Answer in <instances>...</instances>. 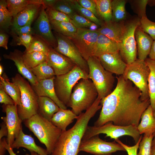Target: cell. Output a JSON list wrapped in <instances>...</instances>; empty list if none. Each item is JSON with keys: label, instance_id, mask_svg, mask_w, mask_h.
I'll return each mask as SVG.
<instances>
[{"label": "cell", "instance_id": "6da1fadb", "mask_svg": "<svg viewBox=\"0 0 155 155\" xmlns=\"http://www.w3.org/2000/svg\"><path fill=\"white\" fill-rule=\"evenodd\" d=\"M116 78L114 90L101 100V110L94 126H100L111 122L119 126L137 127L142 114L150 105V99L142 100L140 90L122 75Z\"/></svg>", "mask_w": 155, "mask_h": 155}, {"label": "cell", "instance_id": "7a4b0ae2", "mask_svg": "<svg viewBox=\"0 0 155 155\" xmlns=\"http://www.w3.org/2000/svg\"><path fill=\"white\" fill-rule=\"evenodd\" d=\"M101 100L97 98L84 113L78 116L71 128L62 131L50 155H78L80 146L88 123L98 111L101 108Z\"/></svg>", "mask_w": 155, "mask_h": 155}, {"label": "cell", "instance_id": "3957f363", "mask_svg": "<svg viewBox=\"0 0 155 155\" xmlns=\"http://www.w3.org/2000/svg\"><path fill=\"white\" fill-rule=\"evenodd\" d=\"M23 122L26 127L45 145L48 154L50 155L62 131L38 113Z\"/></svg>", "mask_w": 155, "mask_h": 155}, {"label": "cell", "instance_id": "277c9868", "mask_svg": "<svg viewBox=\"0 0 155 155\" xmlns=\"http://www.w3.org/2000/svg\"><path fill=\"white\" fill-rule=\"evenodd\" d=\"M98 96L97 89L89 79H82L75 84L71 94L69 107L77 116L88 109Z\"/></svg>", "mask_w": 155, "mask_h": 155}, {"label": "cell", "instance_id": "5b68a950", "mask_svg": "<svg viewBox=\"0 0 155 155\" xmlns=\"http://www.w3.org/2000/svg\"><path fill=\"white\" fill-rule=\"evenodd\" d=\"M87 62L89 69L88 78L92 81L97 91L98 96L102 100L113 91L115 77L104 68L97 57H91Z\"/></svg>", "mask_w": 155, "mask_h": 155}, {"label": "cell", "instance_id": "8992f818", "mask_svg": "<svg viewBox=\"0 0 155 155\" xmlns=\"http://www.w3.org/2000/svg\"><path fill=\"white\" fill-rule=\"evenodd\" d=\"M17 84L21 91V105L17 106L18 115L22 121L38 113V96L32 86L24 77L18 73L12 78Z\"/></svg>", "mask_w": 155, "mask_h": 155}, {"label": "cell", "instance_id": "52a82bcc", "mask_svg": "<svg viewBox=\"0 0 155 155\" xmlns=\"http://www.w3.org/2000/svg\"><path fill=\"white\" fill-rule=\"evenodd\" d=\"M82 79H88V73L76 65L68 72L55 76L54 82L56 94L60 101L67 107H69L73 87Z\"/></svg>", "mask_w": 155, "mask_h": 155}, {"label": "cell", "instance_id": "ba28073f", "mask_svg": "<svg viewBox=\"0 0 155 155\" xmlns=\"http://www.w3.org/2000/svg\"><path fill=\"white\" fill-rule=\"evenodd\" d=\"M140 24V18L138 17L132 18L125 22L123 34L119 45V53L127 64L132 63L137 59L135 32Z\"/></svg>", "mask_w": 155, "mask_h": 155}, {"label": "cell", "instance_id": "9c48e42d", "mask_svg": "<svg viewBox=\"0 0 155 155\" xmlns=\"http://www.w3.org/2000/svg\"><path fill=\"white\" fill-rule=\"evenodd\" d=\"M150 73L149 68L145 61L137 59L127 64L122 75L125 79L131 81L140 90L142 101L150 99L148 87Z\"/></svg>", "mask_w": 155, "mask_h": 155}, {"label": "cell", "instance_id": "30bf717a", "mask_svg": "<svg viewBox=\"0 0 155 155\" xmlns=\"http://www.w3.org/2000/svg\"><path fill=\"white\" fill-rule=\"evenodd\" d=\"M106 135L105 137H110L115 140L121 136L128 135L132 137L136 144L141 135L137 127L131 125L122 126L114 125L112 122H108L100 126H88L82 140H86L100 134Z\"/></svg>", "mask_w": 155, "mask_h": 155}, {"label": "cell", "instance_id": "8fae6325", "mask_svg": "<svg viewBox=\"0 0 155 155\" xmlns=\"http://www.w3.org/2000/svg\"><path fill=\"white\" fill-rule=\"evenodd\" d=\"M99 135L86 140H82L79 151L84 152L94 155H111L119 151H126L124 148L115 141L107 142L99 137Z\"/></svg>", "mask_w": 155, "mask_h": 155}, {"label": "cell", "instance_id": "7c38bea8", "mask_svg": "<svg viewBox=\"0 0 155 155\" xmlns=\"http://www.w3.org/2000/svg\"><path fill=\"white\" fill-rule=\"evenodd\" d=\"M53 34L57 42V46L55 50L69 58L88 74L89 69L87 62L71 39L55 31Z\"/></svg>", "mask_w": 155, "mask_h": 155}, {"label": "cell", "instance_id": "4fadbf2b", "mask_svg": "<svg viewBox=\"0 0 155 155\" xmlns=\"http://www.w3.org/2000/svg\"><path fill=\"white\" fill-rule=\"evenodd\" d=\"M99 34L97 30L93 31L83 28L77 29L75 34L70 38L86 61L90 57L93 56Z\"/></svg>", "mask_w": 155, "mask_h": 155}, {"label": "cell", "instance_id": "5bb4252c", "mask_svg": "<svg viewBox=\"0 0 155 155\" xmlns=\"http://www.w3.org/2000/svg\"><path fill=\"white\" fill-rule=\"evenodd\" d=\"M3 108L6 115L1 118L6 125L8 131L7 142L11 146L22 128V121L18 115L16 105L3 104Z\"/></svg>", "mask_w": 155, "mask_h": 155}, {"label": "cell", "instance_id": "9a60e30c", "mask_svg": "<svg viewBox=\"0 0 155 155\" xmlns=\"http://www.w3.org/2000/svg\"><path fill=\"white\" fill-rule=\"evenodd\" d=\"M42 5L39 15L34 23L33 28L35 35L39 36L54 49L57 45V39L51 31L50 21Z\"/></svg>", "mask_w": 155, "mask_h": 155}, {"label": "cell", "instance_id": "2e32d148", "mask_svg": "<svg viewBox=\"0 0 155 155\" xmlns=\"http://www.w3.org/2000/svg\"><path fill=\"white\" fill-rule=\"evenodd\" d=\"M46 62L53 69L55 76L65 74L72 69L76 64L69 58L51 47Z\"/></svg>", "mask_w": 155, "mask_h": 155}, {"label": "cell", "instance_id": "e0dca14e", "mask_svg": "<svg viewBox=\"0 0 155 155\" xmlns=\"http://www.w3.org/2000/svg\"><path fill=\"white\" fill-rule=\"evenodd\" d=\"M97 57L105 70L119 76L123 75L127 65L119 52L104 54Z\"/></svg>", "mask_w": 155, "mask_h": 155}, {"label": "cell", "instance_id": "ac0fdd59", "mask_svg": "<svg viewBox=\"0 0 155 155\" xmlns=\"http://www.w3.org/2000/svg\"><path fill=\"white\" fill-rule=\"evenodd\" d=\"M55 77L50 79L40 80L36 85H31L38 96L49 98L53 100L59 108L67 109V106L60 101L56 94L54 82Z\"/></svg>", "mask_w": 155, "mask_h": 155}, {"label": "cell", "instance_id": "d6986e66", "mask_svg": "<svg viewBox=\"0 0 155 155\" xmlns=\"http://www.w3.org/2000/svg\"><path fill=\"white\" fill-rule=\"evenodd\" d=\"M23 53L21 51L16 49L8 54L3 55V57L5 59L13 61L19 72L23 77L28 80L32 86L38 83V81L30 69L25 63L23 57Z\"/></svg>", "mask_w": 155, "mask_h": 155}, {"label": "cell", "instance_id": "ffe728a7", "mask_svg": "<svg viewBox=\"0 0 155 155\" xmlns=\"http://www.w3.org/2000/svg\"><path fill=\"white\" fill-rule=\"evenodd\" d=\"M42 6L40 4L28 5L13 18L12 28H17L32 23L41 10Z\"/></svg>", "mask_w": 155, "mask_h": 155}, {"label": "cell", "instance_id": "44dd1931", "mask_svg": "<svg viewBox=\"0 0 155 155\" xmlns=\"http://www.w3.org/2000/svg\"><path fill=\"white\" fill-rule=\"evenodd\" d=\"M10 146L13 149L23 147L26 148L30 152H34L40 155H49L46 150L37 145L34 138L30 135L25 134L22 128L14 142Z\"/></svg>", "mask_w": 155, "mask_h": 155}, {"label": "cell", "instance_id": "7402d4cb", "mask_svg": "<svg viewBox=\"0 0 155 155\" xmlns=\"http://www.w3.org/2000/svg\"><path fill=\"white\" fill-rule=\"evenodd\" d=\"M125 21L103 22L97 30L100 34L106 36L119 44L123 34Z\"/></svg>", "mask_w": 155, "mask_h": 155}, {"label": "cell", "instance_id": "603a6c76", "mask_svg": "<svg viewBox=\"0 0 155 155\" xmlns=\"http://www.w3.org/2000/svg\"><path fill=\"white\" fill-rule=\"evenodd\" d=\"M135 37L137 45L138 59L145 61L149 55L154 40L138 26L135 32Z\"/></svg>", "mask_w": 155, "mask_h": 155}, {"label": "cell", "instance_id": "cb8c5ba5", "mask_svg": "<svg viewBox=\"0 0 155 155\" xmlns=\"http://www.w3.org/2000/svg\"><path fill=\"white\" fill-rule=\"evenodd\" d=\"M119 52V44L100 34L94 49L93 56L98 57L104 54Z\"/></svg>", "mask_w": 155, "mask_h": 155}, {"label": "cell", "instance_id": "d4e9b609", "mask_svg": "<svg viewBox=\"0 0 155 155\" xmlns=\"http://www.w3.org/2000/svg\"><path fill=\"white\" fill-rule=\"evenodd\" d=\"M77 116L71 110L60 108L53 115L50 121L62 131H65Z\"/></svg>", "mask_w": 155, "mask_h": 155}, {"label": "cell", "instance_id": "484cf974", "mask_svg": "<svg viewBox=\"0 0 155 155\" xmlns=\"http://www.w3.org/2000/svg\"><path fill=\"white\" fill-rule=\"evenodd\" d=\"M153 111L150 105L142 114L141 122L137 127L141 135L153 134L155 130V118L153 116Z\"/></svg>", "mask_w": 155, "mask_h": 155}, {"label": "cell", "instance_id": "4316f807", "mask_svg": "<svg viewBox=\"0 0 155 155\" xmlns=\"http://www.w3.org/2000/svg\"><path fill=\"white\" fill-rule=\"evenodd\" d=\"M38 113L50 121L53 115L60 108L53 100L48 97L38 96Z\"/></svg>", "mask_w": 155, "mask_h": 155}, {"label": "cell", "instance_id": "83f0119b", "mask_svg": "<svg viewBox=\"0 0 155 155\" xmlns=\"http://www.w3.org/2000/svg\"><path fill=\"white\" fill-rule=\"evenodd\" d=\"M0 87H1L14 101L17 106L21 105V91L18 85L10 82L9 79L4 73L0 77Z\"/></svg>", "mask_w": 155, "mask_h": 155}, {"label": "cell", "instance_id": "f1b7e54d", "mask_svg": "<svg viewBox=\"0 0 155 155\" xmlns=\"http://www.w3.org/2000/svg\"><path fill=\"white\" fill-rule=\"evenodd\" d=\"M7 7L13 18L28 5L40 4L42 5V0H7Z\"/></svg>", "mask_w": 155, "mask_h": 155}, {"label": "cell", "instance_id": "f546056e", "mask_svg": "<svg viewBox=\"0 0 155 155\" xmlns=\"http://www.w3.org/2000/svg\"><path fill=\"white\" fill-rule=\"evenodd\" d=\"M145 61L150 70L148 87L150 105L155 111V61L147 58Z\"/></svg>", "mask_w": 155, "mask_h": 155}, {"label": "cell", "instance_id": "4dcf8cb0", "mask_svg": "<svg viewBox=\"0 0 155 155\" xmlns=\"http://www.w3.org/2000/svg\"><path fill=\"white\" fill-rule=\"evenodd\" d=\"M126 2L125 0H112V21L119 22L126 20L127 17L125 8Z\"/></svg>", "mask_w": 155, "mask_h": 155}, {"label": "cell", "instance_id": "1f68e13d", "mask_svg": "<svg viewBox=\"0 0 155 155\" xmlns=\"http://www.w3.org/2000/svg\"><path fill=\"white\" fill-rule=\"evenodd\" d=\"M51 28L54 31L69 38L76 33L77 29L70 22L50 21Z\"/></svg>", "mask_w": 155, "mask_h": 155}, {"label": "cell", "instance_id": "d6a6232c", "mask_svg": "<svg viewBox=\"0 0 155 155\" xmlns=\"http://www.w3.org/2000/svg\"><path fill=\"white\" fill-rule=\"evenodd\" d=\"M98 18L104 22L111 21L112 11L111 0H94Z\"/></svg>", "mask_w": 155, "mask_h": 155}, {"label": "cell", "instance_id": "836d02e7", "mask_svg": "<svg viewBox=\"0 0 155 155\" xmlns=\"http://www.w3.org/2000/svg\"><path fill=\"white\" fill-rule=\"evenodd\" d=\"M38 81L52 78L55 76L53 68L46 61L30 69Z\"/></svg>", "mask_w": 155, "mask_h": 155}, {"label": "cell", "instance_id": "e575fe53", "mask_svg": "<svg viewBox=\"0 0 155 155\" xmlns=\"http://www.w3.org/2000/svg\"><path fill=\"white\" fill-rule=\"evenodd\" d=\"M47 55L42 52H24L23 57L27 67L31 69L46 61Z\"/></svg>", "mask_w": 155, "mask_h": 155}, {"label": "cell", "instance_id": "d590c367", "mask_svg": "<svg viewBox=\"0 0 155 155\" xmlns=\"http://www.w3.org/2000/svg\"><path fill=\"white\" fill-rule=\"evenodd\" d=\"M12 17L7 7L6 0L0 1V28L1 31H7L12 25Z\"/></svg>", "mask_w": 155, "mask_h": 155}, {"label": "cell", "instance_id": "8d00e7d4", "mask_svg": "<svg viewBox=\"0 0 155 155\" xmlns=\"http://www.w3.org/2000/svg\"><path fill=\"white\" fill-rule=\"evenodd\" d=\"M50 46L43 40L36 35H33V38L28 48L24 53H30L38 52L44 53L47 55Z\"/></svg>", "mask_w": 155, "mask_h": 155}, {"label": "cell", "instance_id": "74e56055", "mask_svg": "<svg viewBox=\"0 0 155 155\" xmlns=\"http://www.w3.org/2000/svg\"><path fill=\"white\" fill-rule=\"evenodd\" d=\"M70 3L76 12L98 26H101L103 22L97 18L89 10L81 6L77 0H70Z\"/></svg>", "mask_w": 155, "mask_h": 155}, {"label": "cell", "instance_id": "f35d334b", "mask_svg": "<svg viewBox=\"0 0 155 155\" xmlns=\"http://www.w3.org/2000/svg\"><path fill=\"white\" fill-rule=\"evenodd\" d=\"M53 7L66 14L70 19L77 13L72 6L70 0H57Z\"/></svg>", "mask_w": 155, "mask_h": 155}, {"label": "cell", "instance_id": "ab89813d", "mask_svg": "<svg viewBox=\"0 0 155 155\" xmlns=\"http://www.w3.org/2000/svg\"><path fill=\"white\" fill-rule=\"evenodd\" d=\"M153 135L144 134L139 146L137 155H151L152 143Z\"/></svg>", "mask_w": 155, "mask_h": 155}, {"label": "cell", "instance_id": "60d3db41", "mask_svg": "<svg viewBox=\"0 0 155 155\" xmlns=\"http://www.w3.org/2000/svg\"><path fill=\"white\" fill-rule=\"evenodd\" d=\"M138 27L155 40V22L149 20L147 16L143 17L140 19Z\"/></svg>", "mask_w": 155, "mask_h": 155}, {"label": "cell", "instance_id": "b9f144b4", "mask_svg": "<svg viewBox=\"0 0 155 155\" xmlns=\"http://www.w3.org/2000/svg\"><path fill=\"white\" fill-rule=\"evenodd\" d=\"M46 9L45 11L50 21L70 22L69 17L64 13L53 7H49Z\"/></svg>", "mask_w": 155, "mask_h": 155}, {"label": "cell", "instance_id": "7bdbcfd3", "mask_svg": "<svg viewBox=\"0 0 155 155\" xmlns=\"http://www.w3.org/2000/svg\"><path fill=\"white\" fill-rule=\"evenodd\" d=\"M13 38L12 44L14 45H23L27 49L29 46L33 38V35L23 34L18 36L11 34Z\"/></svg>", "mask_w": 155, "mask_h": 155}, {"label": "cell", "instance_id": "ee69618b", "mask_svg": "<svg viewBox=\"0 0 155 155\" xmlns=\"http://www.w3.org/2000/svg\"><path fill=\"white\" fill-rule=\"evenodd\" d=\"M70 22L77 29L88 28L93 23L78 13L70 19Z\"/></svg>", "mask_w": 155, "mask_h": 155}, {"label": "cell", "instance_id": "f6af8a7d", "mask_svg": "<svg viewBox=\"0 0 155 155\" xmlns=\"http://www.w3.org/2000/svg\"><path fill=\"white\" fill-rule=\"evenodd\" d=\"M32 23H30L24 26L17 28H12L11 34L18 36L23 34L35 35L34 30L31 27Z\"/></svg>", "mask_w": 155, "mask_h": 155}, {"label": "cell", "instance_id": "bcb514c9", "mask_svg": "<svg viewBox=\"0 0 155 155\" xmlns=\"http://www.w3.org/2000/svg\"><path fill=\"white\" fill-rule=\"evenodd\" d=\"M77 1L81 6L91 11L98 18L96 4L94 0H77Z\"/></svg>", "mask_w": 155, "mask_h": 155}, {"label": "cell", "instance_id": "7dc6e473", "mask_svg": "<svg viewBox=\"0 0 155 155\" xmlns=\"http://www.w3.org/2000/svg\"><path fill=\"white\" fill-rule=\"evenodd\" d=\"M142 138V136L141 135L138 142L135 145L132 146H129L123 144L119 139L115 141L120 144L124 148L126 151L127 152L128 155H137V150Z\"/></svg>", "mask_w": 155, "mask_h": 155}, {"label": "cell", "instance_id": "c3c4849f", "mask_svg": "<svg viewBox=\"0 0 155 155\" xmlns=\"http://www.w3.org/2000/svg\"><path fill=\"white\" fill-rule=\"evenodd\" d=\"M148 0H136L134 1L136 6L137 12L139 18L147 16L146 14V8L148 4Z\"/></svg>", "mask_w": 155, "mask_h": 155}, {"label": "cell", "instance_id": "681fc988", "mask_svg": "<svg viewBox=\"0 0 155 155\" xmlns=\"http://www.w3.org/2000/svg\"><path fill=\"white\" fill-rule=\"evenodd\" d=\"M0 102L4 105L15 104L12 98L0 87Z\"/></svg>", "mask_w": 155, "mask_h": 155}, {"label": "cell", "instance_id": "f907efd6", "mask_svg": "<svg viewBox=\"0 0 155 155\" xmlns=\"http://www.w3.org/2000/svg\"><path fill=\"white\" fill-rule=\"evenodd\" d=\"M8 39V35L4 32L1 31L0 33V46L7 50L8 49L7 43Z\"/></svg>", "mask_w": 155, "mask_h": 155}, {"label": "cell", "instance_id": "816d5d0a", "mask_svg": "<svg viewBox=\"0 0 155 155\" xmlns=\"http://www.w3.org/2000/svg\"><path fill=\"white\" fill-rule=\"evenodd\" d=\"M0 126V140L4 136L7 137L8 134V129L5 123L3 121L1 124Z\"/></svg>", "mask_w": 155, "mask_h": 155}, {"label": "cell", "instance_id": "f5cc1de1", "mask_svg": "<svg viewBox=\"0 0 155 155\" xmlns=\"http://www.w3.org/2000/svg\"><path fill=\"white\" fill-rule=\"evenodd\" d=\"M57 0H42V5L46 9L49 7H53Z\"/></svg>", "mask_w": 155, "mask_h": 155}, {"label": "cell", "instance_id": "db71d44e", "mask_svg": "<svg viewBox=\"0 0 155 155\" xmlns=\"http://www.w3.org/2000/svg\"><path fill=\"white\" fill-rule=\"evenodd\" d=\"M4 142L5 147L6 150L8 152L9 155H16L14 152L13 149L11 148L10 145L7 142V140L5 138H3ZM26 155H29L27 154Z\"/></svg>", "mask_w": 155, "mask_h": 155}, {"label": "cell", "instance_id": "11a10c76", "mask_svg": "<svg viewBox=\"0 0 155 155\" xmlns=\"http://www.w3.org/2000/svg\"><path fill=\"white\" fill-rule=\"evenodd\" d=\"M148 56L149 58L155 61V40L153 41Z\"/></svg>", "mask_w": 155, "mask_h": 155}, {"label": "cell", "instance_id": "9f6ffc18", "mask_svg": "<svg viewBox=\"0 0 155 155\" xmlns=\"http://www.w3.org/2000/svg\"><path fill=\"white\" fill-rule=\"evenodd\" d=\"M6 150L3 139H2L0 140V155H5Z\"/></svg>", "mask_w": 155, "mask_h": 155}, {"label": "cell", "instance_id": "6f0895ef", "mask_svg": "<svg viewBox=\"0 0 155 155\" xmlns=\"http://www.w3.org/2000/svg\"><path fill=\"white\" fill-rule=\"evenodd\" d=\"M98 26L96 24L93 23L88 28V29L92 30H96L98 28Z\"/></svg>", "mask_w": 155, "mask_h": 155}, {"label": "cell", "instance_id": "680465c9", "mask_svg": "<svg viewBox=\"0 0 155 155\" xmlns=\"http://www.w3.org/2000/svg\"><path fill=\"white\" fill-rule=\"evenodd\" d=\"M148 4L150 6L155 5V0H148Z\"/></svg>", "mask_w": 155, "mask_h": 155}, {"label": "cell", "instance_id": "91938a15", "mask_svg": "<svg viewBox=\"0 0 155 155\" xmlns=\"http://www.w3.org/2000/svg\"><path fill=\"white\" fill-rule=\"evenodd\" d=\"M151 155H155V145L152 146Z\"/></svg>", "mask_w": 155, "mask_h": 155}, {"label": "cell", "instance_id": "94428289", "mask_svg": "<svg viewBox=\"0 0 155 155\" xmlns=\"http://www.w3.org/2000/svg\"><path fill=\"white\" fill-rule=\"evenodd\" d=\"M153 138L152 143V146L155 145V130L153 133Z\"/></svg>", "mask_w": 155, "mask_h": 155}, {"label": "cell", "instance_id": "6125c7cd", "mask_svg": "<svg viewBox=\"0 0 155 155\" xmlns=\"http://www.w3.org/2000/svg\"><path fill=\"white\" fill-rule=\"evenodd\" d=\"M3 67L2 65L0 64V77L2 76V74L3 71Z\"/></svg>", "mask_w": 155, "mask_h": 155}, {"label": "cell", "instance_id": "be15d7a7", "mask_svg": "<svg viewBox=\"0 0 155 155\" xmlns=\"http://www.w3.org/2000/svg\"><path fill=\"white\" fill-rule=\"evenodd\" d=\"M30 155H40L38 154L37 153L34 152H30Z\"/></svg>", "mask_w": 155, "mask_h": 155}, {"label": "cell", "instance_id": "e7e4bbea", "mask_svg": "<svg viewBox=\"0 0 155 155\" xmlns=\"http://www.w3.org/2000/svg\"><path fill=\"white\" fill-rule=\"evenodd\" d=\"M153 116L154 118H155V111H153Z\"/></svg>", "mask_w": 155, "mask_h": 155}]
</instances>
